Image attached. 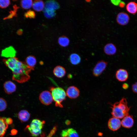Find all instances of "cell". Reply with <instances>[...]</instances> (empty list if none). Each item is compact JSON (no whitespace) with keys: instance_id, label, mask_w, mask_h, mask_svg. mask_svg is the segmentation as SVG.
Instances as JSON below:
<instances>
[{"instance_id":"e0dca14e","label":"cell","mask_w":137,"mask_h":137,"mask_svg":"<svg viewBox=\"0 0 137 137\" xmlns=\"http://www.w3.org/2000/svg\"><path fill=\"white\" fill-rule=\"evenodd\" d=\"M126 9L130 13L135 14L137 12V2L135 1L129 2L126 6Z\"/></svg>"},{"instance_id":"ba28073f","label":"cell","mask_w":137,"mask_h":137,"mask_svg":"<svg viewBox=\"0 0 137 137\" xmlns=\"http://www.w3.org/2000/svg\"><path fill=\"white\" fill-rule=\"evenodd\" d=\"M121 125V121L120 119L113 117L109 119L108 123L109 128L113 131L118 130L120 128Z\"/></svg>"},{"instance_id":"8d00e7d4","label":"cell","mask_w":137,"mask_h":137,"mask_svg":"<svg viewBox=\"0 0 137 137\" xmlns=\"http://www.w3.org/2000/svg\"><path fill=\"white\" fill-rule=\"evenodd\" d=\"M11 134L14 135L16 134L17 132V131L15 129H13L11 131Z\"/></svg>"},{"instance_id":"5bb4252c","label":"cell","mask_w":137,"mask_h":137,"mask_svg":"<svg viewBox=\"0 0 137 137\" xmlns=\"http://www.w3.org/2000/svg\"><path fill=\"white\" fill-rule=\"evenodd\" d=\"M104 50L106 54L111 55L114 54L116 53L117 49L116 46L114 44L109 43L107 44L105 46Z\"/></svg>"},{"instance_id":"30bf717a","label":"cell","mask_w":137,"mask_h":137,"mask_svg":"<svg viewBox=\"0 0 137 137\" xmlns=\"http://www.w3.org/2000/svg\"><path fill=\"white\" fill-rule=\"evenodd\" d=\"M115 77L118 81L124 82L128 79V74L127 71L126 70L120 68L116 71Z\"/></svg>"},{"instance_id":"f546056e","label":"cell","mask_w":137,"mask_h":137,"mask_svg":"<svg viewBox=\"0 0 137 137\" xmlns=\"http://www.w3.org/2000/svg\"><path fill=\"white\" fill-rule=\"evenodd\" d=\"M10 4V1L9 0H0V8H5L8 7Z\"/></svg>"},{"instance_id":"603a6c76","label":"cell","mask_w":137,"mask_h":137,"mask_svg":"<svg viewBox=\"0 0 137 137\" xmlns=\"http://www.w3.org/2000/svg\"><path fill=\"white\" fill-rule=\"evenodd\" d=\"M69 59L70 63L73 65H77L80 63L81 58L80 56L76 53H73L70 55Z\"/></svg>"},{"instance_id":"836d02e7","label":"cell","mask_w":137,"mask_h":137,"mask_svg":"<svg viewBox=\"0 0 137 137\" xmlns=\"http://www.w3.org/2000/svg\"><path fill=\"white\" fill-rule=\"evenodd\" d=\"M6 122L7 124H11L12 123L13 121L11 118H6Z\"/></svg>"},{"instance_id":"52a82bcc","label":"cell","mask_w":137,"mask_h":137,"mask_svg":"<svg viewBox=\"0 0 137 137\" xmlns=\"http://www.w3.org/2000/svg\"><path fill=\"white\" fill-rule=\"evenodd\" d=\"M130 20V17L126 13L123 12L118 13L116 16V21L117 23L122 26L127 25Z\"/></svg>"},{"instance_id":"4316f807","label":"cell","mask_w":137,"mask_h":137,"mask_svg":"<svg viewBox=\"0 0 137 137\" xmlns=\"http://www.w3.org/2000/svg\"><path fill=\"white\" fill-rule=\"evenodd\" d=\"M22 8L24 9H28L30 8L32 4V0H22L20 2Z\"/></svg>"},{"instance_id":"d4e9b609","label":"cell","mask_w":137,"mask_h":137,"mask_svg":"<svg viewBox=\"0 0 137 137\" xmlns=\"http://www.w3.org/2000/svg\"><path fill=\"white\" fill-rule=\"evenodd\" d=\"M19 7L16 5H14L13 6V9L11 10L9 12V15L7 16L4 18V20L9 19H11L14 16H16V12L17 11Z\"/></svg>"},{"instance_id":"4dcf8cb0","label":"cell","mask_w":137,"mask_h":137,"mask_svg":"<svg viewBox=\"0 0 137 137\" xmlns=\"http://www.w3.org/2000/svg\"><path fill=\"white\" fill-rule=\"evenodd\" d=\"M132 89L134 93L137 94V82L132 85Z\"/></svg>"},{"instance_id":"e575fe53","label":"cell","mask_w":137,"mask_h":137,"mask_svg":"<svg viewBox=\"0 0 137 137\" xmlns=\"http://www.w3.org/2000/svg\"><path fill=\"white\" fill-rule=\"evenodd\" d=\"M125 2L121 1L120 2L118 6L120 8H123L125 7Z\"/></svg>"},{"instance_id":"f1b7e54d","label":"cell","mask_w":137,"mask_h":137,"mask_svg":"<svg viewBox=\"0 0 137 137\" xmlns=\"http://www.w3.org/2000/svg\"><path fill=\"white\" fill-rule=\"evenodd\" d=\"M7 103L4 99L0 98V111L4 110L6 108Z\"/></svg>"},{"instance_id":"8992f818","label":"cell","mask_w":137,"mask_h":137,"mask_svg":"<svg viewBox=\"0 0 137 137\" xmlns=\"http://www.w3.org/2000/svg\"><path fill=\"white\" fill-rule=\"evenodd\" d=\"M39 99L42 104L46 105L50 104L53 100L51 93L47 91H43L40 94Z\"/></svg>"},{"instance_id":"d6a6232c","label":"cell","mask_w":137,"mask_h":137,"mask_svg":"<svg viewBox=\"0 0 137 137\" xmlns=\"http://www.w3.org/2000/svg\"><path fill=\"white\" fill-rule=\"evenodd\" d=\"M121 1L120 0H112L110 1V2L114 5L118 6L119 5V4Z\"/></svg>"},{"instance_id":"7c38bea8","label":"cell","mask_w":137,"mask_h":137,"mask_svg":"<svg viewBox=\"0 0 137 137\" xmlns=\"http://www.w3.org/2000/svg\"><path fill=\"white\" fill-rule=\"evenodd\" d=\"M4 91L6 93L10 94L14 92L16 90L15 84L11 81H6L4 84Z\"/></svg>"},{"instance_id":"5b68a950","label":"cell","mask_w":137,"mask_h":137,"mask_svg":"<svg viewBox=\"0 0 137 137\" xmlns=\"http://www.w3.org/2000/svg\"><path fill=\"white\" fill-rule=\"evenodd\" d=\"M107 63L103 60L99 61L96 64L93 70V75L95 76L100 75L106 68Z\"/></svg>"},{"instance_id":"3957f363","label":"cell","mask_w":137,"mask_h":137,"mask_svg":"<svg viewBox=\"0 0 137 137\" xmlns=\"http://www.w3.org/2000/svg\"><path fill=\"white\" fill-rule=\"evenodd\" d=\"M53 99L56 106L62 107V101L66 98V95L64 90L60 87H51L50 88Z\"/></svg>"},{"instance_id":"ac0fdd59","label":"cell","mask_w":137,"mask_h":137,"mask_svg":"<svg viewBox=\"0 0 137 137\" xmlns=\"http://www.w3.org/2000/svg\"><path fill=\"white\" fill-rule=\"evenodd\" d=\"M53 73L54 75L56 77L59 78H61L65 75L66 71L65 68L63 67L58 65L54 68Z\"/></svg>"},{"instance_id":"d590c367","label":"cell","mask_w":137,"mask_h":137,"mask_svg":"<svg viewBox=\"0 0 137 137\" xmlns=\"http://www.w3.org/2000/svg\"><path fill=\"white\" fill-rule=\"evenodd\" d=\"M129 85L128 84L126 83H123L122 85V87L124 89H127L129 87Z\"/></svg>"},{"instance_id":"4fadbf2b","label":"cell","mask_w":137,"mask_h":137,"mask_svg":"<svg viewBox=\"0 0 137 137\" xmlns=\"http://www.w3.org/2000/svg\"><path fill=\"white\" fill-rule=\"evenodd\" d=\"M122 126L126 128H130L133 126L134 121L133 117L129 114L124 117L121 121Z\"/></svg>"},{"instance_id":"74e56055","label":"cell","mask_w":137,"mask_h":137,"mask_svg":"<svg viewBox=\"0 0 137 137\" xmlns=\"http://www.w3.org/2000/svg\"><path fill=\"white\" fill-rule=\"evenodd\" d=\"M23 32V30L21 29H20L17 31V33L18 35H20L22 34Z\"/></svg>"},{"instance_id":"d6986e66","label":"cell","mask_w":137,"mask_h":137,"mask_svg":"<svg viewBox=\"0 0 137 137\" xmlns=\"http://www.w3.org/2000/svg\"><path fill=\"white\" fill-rule=\"evenodd\" d=\"M30 116V114L28 111L24 110L20 111L18 114L19 118L22 122L27 121L29 119Z\"/></svg>"},{"instance_id":"484cf974","label":"cell","mask_w":137,"mask_h":137,"mask_svg":"<svg viewBox=\"0 0 137 137\" xmlns=\"http://www.w3.org/2000/svg\"><path fill=\"white\" fill-rule=\"evenodd\" d=\"M43 12L44 16L47 18H51L56 15L55 11L44 8Z\"/></svg>"},{"instance_id":"cb8c5ba5","label":"cell","mask_w":137,"mask_h":137,"mask_svg":"<svg viewBox=\"0 0 137 137\" xmlns=\"http://www.w3.org/2000/svg\"><path fill=\"white\" fill-rule=\"evenodd\" d=\"M58 41L59 45L63 47L67 46L70 43V40L69 39L64 36H63L59 37Z\"/></svg>"},{"instance_id":"8fae6325","label":"cell","mask_w":137,"mask_h":137,"mask_svg":"<svg viewBox=\"0 0 137 137\" xmlns=\"http://www.w3.org/2000/svg\"><path fill=\"white\" fill-rule=\"evenodd\" d=\"M16 51L12 46H10L3 49L1 52L2 57L7 58L15 57Z\"/></svg>"},{"instance_id":"1f68e13d","label":"cell","mask_w":137,"mask_h":137,"mask_svg":"<svg viewBox=\"0 0 137 137\" xmlns=\"http://www.w3.org/2000/svg\"><path fill=\"white\" fill-rule=\"evenodd\" d=\"M56 130V128L55 127L50 131V133L47 137H52L53 135L54 134Z\"/></svg>"},{"instance_id":"277c9868","label":"cell","mask_w":137,"mask_h":137,"mask_svg":"<svg viewBox=\"0 0 137 137\" xmlns=\"http://www.w3.org/2000/svg\"><path fill=\"white\" fill-rule=\"evenodd\" d=\"M44 123V121L38 119H34L26 128L32 136L36 137L42 134V129Z\"/></svg>"},{"instance_id":"44dd1931","label":"cell","mask_w":137,"mask_h":137,"mask_svg":"<svg viewBox=\"0 0 137 137\" xmlns=\"http://www.w3.org/2000/svg\"><path fill=\"white\" fill-rule=\"evenodd\" d=\"M25 63L28 66L32 69V70H33L37 63V60L34 56L30 55L26 58Z\"/></svg>"},{"instance_id":"ffe728a7","label":"cell","mask_w":137,"mask_h":137,"mask_svg":"<svg viewBox=\"0 0 137 137\" xmlns=\"http://www.w3.org/2000/svg\"><path fill=\"white\" fill-rule=\"evenodd\" d=\"M6 118L0 117V137H3L8 128Z\"/></svg>"},{"instance_id":"6da1fadb","label":"cell","mask_w":137,"mask_h":137,"mask_svg":"<svg viewBox=\"0 0 137 137\" xmlns=\"http://www.w3.org/2000/svg\"><path fill=\"white\" fill-rule=\"evenodd\" d=\"M3 61L12 71L13 80L22 83L29 79L30 77L29 74L32 70L25 62L20 61L15 57L8 59H4Z\"/></svg>"},{"instance_id":"2e32d148","label":"cell","mask_w":137,"mask_h":137,"mask_svg":"<svg viewBox=\"0 0 137 137\" xmlns=\"http://www.w3.org/2000/svg\"><path fill=\"white\" fill-rule=\"evenodd\" d=\"M44 8L47 9L55 11L60 8V5L56 1L49 0L46 1L44 4Z\"/></svg>"},{"instance_id":"7402d4cb","label":"cell","mask_w":137,"mask_h":137,"mask_svg":"<svg viewBox=\"0 0 137 137\" xmlns=\"http://www.w3.org/2000/svg\"><path fill=\"white\" fill-rule=\"evenodd\" d=\"M44 6L43 2L41 0L35 1L32 4V7L34 10L38 12L43 10Z\"/></svg>"},{"instance_id":"9a60e30c","label":"cell","mask_w":137,"mask_h":137,"mask_svg":"<svg viewBox=\"0 0 137 137\" xmlns=\"http://www.w3.org/2000/svg\"><path fill=\"white\" fill-rule=\"evenodd\" d=\"M61 137H79L76 131L72 128L63 130L61 133Z\"/></svg>"},{"instance_id":"83f0119b","label":"cell","mask_w":137,"mask_h":137,"mask_svg":"<svg viewBox=\"0 0 137 137\" xmlns=\"http://www.w3.org/2000/svg\"><path fill=\"white\" fill-rule=\"evenodd\" d=\"M24 16L26 18L33 19L36 16V13L33 11L29 10L25 13Z\"/></svg>"},{"instance_id":"9c48e42d","label":"cell","mask_w":137,"mask_h":137,"mask_svg":"<svg viewBox=\"0 0 137 137\" xmlns=\"http://www.w3.org/2000/svg\"><path fill=\"white\" fill-rule=\"evenodd\" d=\"M80 91L78 89L74 86L68 87L67 89L66 92V96L71 99H75L79 95Z\"/></svg>"},{"instance_id":"7a4b0ae2","label":"cell","mask_w":137,"mask_h":137,"mask_svg":"<svg viewBox=\"0 0 137 137\" xmlns=\"http://www.w3.org/2000/svg\"><path fill=\"white\" fill-rule=\"evenodd\" d=\"M111 114L113 117L119 119L123 118L129 114L130 108L128 106L126 98L123 97L119 101L112 105Z\"/></svg>"}]
</instances>
